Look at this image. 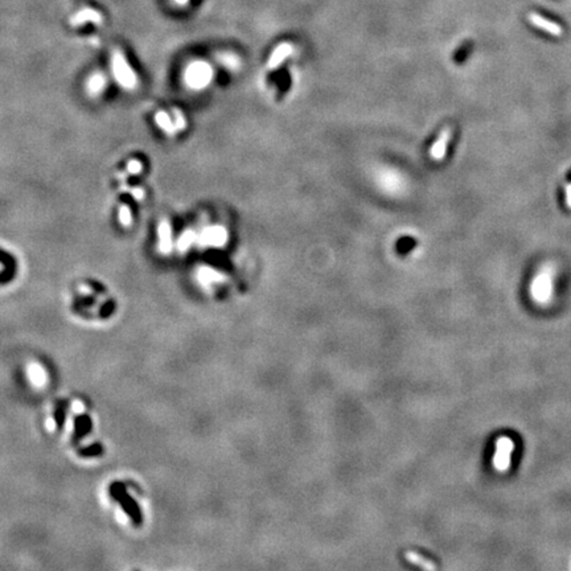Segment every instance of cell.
<instances>
[{
  "label": "cell",
  "instance_id": "obj_13",
  "mask_svg": "<svg viewBox=\"0 0 571 571\" xmlns=\"http://www.w3.org/2000/svg\"><path fill=\"white\" fill-rule=\"evenodd\" d=\"M29 377H31L32 383L38 386V388L47 383V376H45L44 369L37 364L29 365Z\"/></svg>",
  "mask_w": 571,
  "mask_h": 571
},
{
  "label": "cell",
  "instance_id": "obj_15",
  "mask_svg": "<svg viewBox=\"0 0 571 571\" xmlns=\"http://www.w3.org/2000/svg\"><path fill=\"white\" fill-rule=\"evenodd\" d=\"M196 241V233L193 232H186L181 236L179 241V249L180 250H187L189 246H192V243Z\"/></svg>",
  "mask_w": 571,
  "mask_h": 571
},
{
  "label": "cell",
  "instance_id": "obj_10",
  "mask_svg": "<svg viewBox=\"0 0 571 571\" xmlns=\"http://www.w3.org/2000/svg\"><path fill=\"white\" fill-rule=\"evenodd\" d=\"M100 20H102V17H100V15L97 12V11L82 10L79 11L74 17H73L72 24L81 25V24H85V23L88 22H93V23H97V24H100Z\"/></svg>",
  "mask_w": 571,
  "mask_h": 571
},
{
  "label": "cell",
  "instance_id": "obj_4",
  "mask_svg": "<svg viewBox=\"0 0 571 571\" xmlns=\"http://www.w3.org/2000/svg\"><path fill=\"white\" fill-rule=\"evenodd\" d=\"M515 450V442L508 436L499 438L495 446V455H493V467L499 472L508 471L511 467L512 454Z\"/></svg>",
  "mask_w": 571,
  "mask_h": 571
},
{
  "label": "cell",
  "instance_id": "obj_7",
  "mask_svg": "<svg viewBox=\"0 0 571 571\" xmlns=\"http://www.w3.org/2000/svg\"><path fill=\"white\" fill-rule=\"evenodd\" d=\"M529 20H531L532 24L536 25L537 28L543 29V31H546L547 33H550L553 36H561L563 33V29H562L561 25L545 19L543 16L538 15V13H531L529 15Z\"/></svg>",
  "mask_w": 571,
  "mask_h": 571
},
{
  "label": "cell",
  "instance_id": "obj_5",
  "mask_svg": "<svg viewBox=\"0 0 571 571\" xmlns=\"http://www.w3.org/2000/svg\"><path fill=\"white\" fill-rule=\"evenodd\" d=\"M228 239V232L222 226H211L201 233L200 243L205 246H222Z\"/></svg>",
  "mask_w": 571,
  "mask_h": 571
},
{
  "label": "cell",
  "instance_id": "obj_11",
  "mask_svg": "<svg viewBox=\"0 0 571 571\" xmlns=\"http://www.w3.org/2000/svg\"><path fill=\"white\" fill-rule=\"evenodd\" d=\"M448 140H450V131H448V130H446V131H443L442 134H440L439 139H438L435 145L433 146V150H431V156L435 157V159H438V160H439L440 157H443V155L446 154V148H447V143H448Z\"/></svg>",
  "mask_w": 571,
  "mask_h": 571
},
{
  "label": "cell",
  "instance_id": "obj_14",
  "mask_svg": "<svg viewBox=\"0 0 571 571\" xmlns=\"http://www.w3.org/2000/svg\"><path fill=\"white\" fill-rule=\"evenodd\" d=\"M406 558L409 559V562H411V563H414V565L417 566H421V567L423 568H435V565L434 563H431V562H429L427 559L422 558V557H419L418 554H415V553H407L406 554Z\"/></svg>",
  "mask_w": 571,
  "mask_h": 571
},
{
  "label": "cell",
  "instance_id": "obj_12",
  "mask_svg": "<svg viewBox=\"0 0 571 571\" xmlns=\"http://www.w3.org/2000/svg\"><path fill=\"white\" fill-rule=\"evenodd\" d=\"M106 88V79L102 74L91 75L88 81V90L91 95H99Z\"/></svg>",
  "mask_w": 571,
  "mask_h": 571
},
{
  "label": "cell",
  "instance_id": "obj_17",
  "mask_svg": "<svg viewBox=\"0 0 571 571\" xmlns=\"http://www.w3.org/2000/svg\"><path fill=\"white\" fill-rule=\"evenodd\" d=\"M141 171V163L138 160H131L129 161V164H127V172L131 173V175H136V173H139Z\"/></svg>",
  "mask_w": 571,
  "mask_h": 571
},
{
  "label": "cell",
  "instance_id": "obj_16",
  "mask_svg": "<svg viewBox=\"0 0 571 571\" xmlns=\"http://www.w3.org/2000/svg\"><path fill=\"white\" fill-rule=\"evenodd\" d=\"M118 217H119V221H120V223H122L123 226L131 225L132 218H131V212H130L129 207H126V205L120 207L119 214H118Z\"/></svg>",
  "mask_w": 571,
  "mask_h": 571
},
{
  "label": "cell",
  "instance_id": "obj_18",
  "mask_svg": "<svg viewBox=\"0 0 571 571\" xmlns=\"http://www.w3.org/2000/svg\"><path fill=\"white\" fill-rule=\"evenodd\" d=\"M73 410H74L75 413H82V411L85 410V406L82 405L79 401H77L74 402V405H73Z\"/></svg>",
  "mask_w": 571,
  "mask_h": 571
},
{
  "label": "cell",
  "instance_id": "obj_6",
  "mask_svg": "<svg viewBox=\"0 0 571 571\" xmlns=\"http://www.w3.org/2000/svg\"><path fill=\"white\" fill-rule=\"evenodd\" d=\"M157 243H159V250L163 254H168L172 249V230H171L168 221H161L157 228Z\"/></svg>",
  "mask_w": 571,
  "mask_h": 571
},
{
  "label": "cell",
  "instance_id": "obj_8",
  "mask_svg": "<svg viewBox=\"0 0 571 571\" xmlns=\"http://www.w3.org/2000/svg\"><path fill=\"white\" fill-rule=\"evenodd\" d=\"M291 53H292L291 45L287 44V43L280 44L279 47L274 50L273 54H271L270 60H269V68H270V69H275V68H278V66H279L280 64H282Z\"/></svg>",
  "mask_w": 571,
  "mask_h": 571
},
{
  "label": "cell",
  "instance_id": "obj_1",
  "mask_svg": "<svg viewBox=\"0 0 571 571\" xmlns=\"http://www.w3.org/2000/svg\"><path fill=\"white\" fill-rule=\"evenodd\" d=\"M111 69L115 81L126 90H132L136 88L138 78H136L135 72L132 70L130 64L125 58L120 50H114L113 58H111Z\"/></svg>",
  "mask_w": 571,
  "mask_h": 571
},
{
  "label": "cell",
  "instance_id": "obj_19",
  "mask_svg": "<svg viewBox=\"0 0 571 571\" xmlns=\"http://www.w3.org/2000/svg\"><path fill=\"white\" fill-rule=\"evenodd\" d=\"M567 205L571 208V186L567 187Z\"/></svg>",
  "mask_w": 571,
  "mask_h": 571
},
{
  "label": "cell",
  "instance_id": "obj_9",
  "mask_svg": "<svg viewBox=\"0 0 571 571\" xmlns=\"http://www.w3.org/2000/svg\"><path fill=\"white\" fill-rule=\"evenodd\" d=\"M155 122H156V125L159 126L166 134H168V135H173V134L177 131L176 123L171 119V116L168 115L166 111H159V113H156V115H155Z\"/></svg>",
  "mask_w": 571,
  "mask_h": 571
},
{
  "label": "cell",
  "instance_id": "obj_3",
  "mask_svg": "<svg viewBox=\"0 0 571 571\" xmlns=\"http://www.w3.org/2000/svg\"><path fill=\"white\" fill-rule=\"evenodd\" d=\"M211 66L205 63H193L186 70L187 85L192 89H204L212 79Z\"/></svg>",
  "mask_w": 571,
  "mask_h": 571
},
{
  "label": "cell",
  "instance_id": "obj_2",
  "mask_svg": "<svg viewBox=\"0 0 571 571\" xmlns=\"http://www.w3.org/2000/svg\"><path fill=\"white\" fill-rule=\"evenodd\" d=\"M532 296L540 304H547L553 295V271L546 267L537 274L532 283Z\"/></svg>",
  "mask_w": 571,
  "mask_h": 571
}]
</instances>
